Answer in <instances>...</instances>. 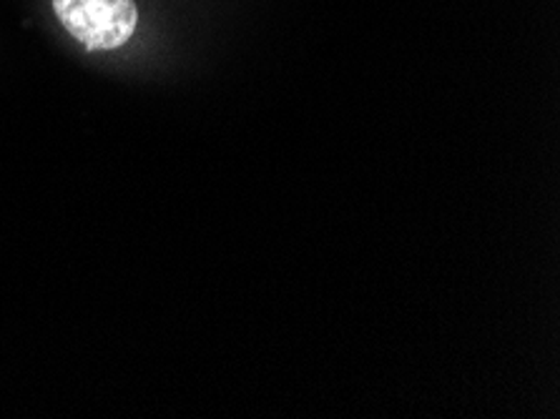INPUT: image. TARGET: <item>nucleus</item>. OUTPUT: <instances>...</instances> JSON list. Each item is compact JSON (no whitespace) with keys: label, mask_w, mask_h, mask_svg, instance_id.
<instances>
[{"label":"nucleus","mask_w":560,"mask_h":419,"mask_svg":"<svg viewBox=\"0 0 560 419\" xmlns=\"http://www.w3.org/2000/svg\"><path fill=\"white\" fill-rule=\"evenodd\" d=\"M54 13L89 50L121 48L139 25V8L133 0H54Z\"/></svg>","instance_id":"obj_1"}]
</instances>
